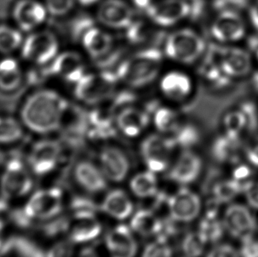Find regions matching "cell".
Instances as JSON below:
<instances>
[{"mask_svg": "<svg viewBox=\"0 0 258 257\" xmlns=\"http://www.w3.org/2000/svg\"><path fill=\"white\" fill-rule=\"evenodd\" d=\"M203 75L206 81L216 89H225L228 87L233 81V79L224 72L213 55L211 56L210 60L205 66Z\"/></svg>", "mask_w": 258, "mask_h": 257, "instance_id": "35", "label": "cell"}, {"mask_svg": "<svg viewBox=\"0 0 258 257\" xmlns=\"http://www.w3.org/2000/svg\"><path fill=\"white\" fill-rule=\"evenodd\" d=\"M119 81L116 74L107 71L86 73L75 84L74 94L88 105H98L113 96Z\"/></svg>", "mask_w": 258, "mask_h": 257, "instance_id": "4", "label": "cell"}, {"mask_svg": "<svg viewBox=\"0 0 258 257\" xmlns=\"http://www.w3.org/2000/svg\"><path fill=\"white\" fill-rule=\"evenodd\" d=\"M48 13L45 5L36 0H19L14 6L12 17L18 28L28 33L42 25Z\"/></svg>", "mask_w": 258, "mask_h": 257, "instance_id": "16", "label": "cell"}, {"mask_svg": "<svg viewBox=\"0 0 258 257\" xmlns=\"http://www.w3.org/2000/svg\"><path fill=\"white\" fill-rule=\"evenodd\" d=\"M17 253L21 256L38 257L45 256L43 250L33 241L24 237H12L5 240L0 255Z\"/></svg>", "mask_w": 258, "mask_h": 257, "instance_id": "31", "label": "cell"}, {"mask_svg": "<svg viewBox=\"0 0 258 257\" xmlns=\"http://www.w3.org/2000/svg\"><path fill=\"white\" fill-rule=\"evenodd\" d=\"M61 153V146L55 140H39L33 145L29 154L30 169L38 176L48 175L55 170Z\"/></svg>", "mask_w": 258, "mask_h": 257, "instance_id": "11", "label": "cell"}, {"mask_svg": "<svg viewBox=\"0 0 258 257\" xmlns=\"http://www.w3.org/2000/svg\"><path fill=\"white\" fill-rule=\"evenodd\" d=\"M6 156L5 155L4 152L0 149V167L3 166L4 164V163H6Z\"/></svg>", "mask_w": 258, "mask_h": 257, "instance_id": "58", "label": "cell"}, {"mask_svg": "<svg viewBox=\"0 0 258 257\" xmlns=\"http://www.w3.org/2000/svg\"><path fill=\"white\" fill-rule=\"evenodd\" d=\"M250 0H214L213 5L218 12L221 11H236L240 12L249 7Z\"/></svg>", "mask_w": 258, "mask_h": 257, "instance_id": "45", "label": "cell"}, {"mask_svg": "<svg viewBox=\"0 0 258 257\" xmlns=\"http://www.w3.org/2000/svg\"><path fill=\"white\" fill-rule=\"evenodd\" d=\"M224 134L242 138V134L249 131L248 119L240 107L227 112L222 120Z\"/></svg>", "mask_w": 258, "mask_h": 257, "instance_id": "32", "label": "cell"}, {"mask_svg": "<svg viewBox=\"0 0 258 257\" xmlns=\"http://www.w3.org/2000/svg\"><path fill=\"white\" fill-rule=\"evenodd\" d=\"M246 24L239 12H218L211 24L212 37L220 43H236L246 36Z\"/></svg>", "mask_w": 258, "mask_h": 257, "instance_id": "10", "label": "cell"}, {"mask_svg": "<svg viewBox=\"0 0 258 257\" xmlns=\"http://www.w3.org/2000/svg\"><path fill=\"white\" fill-rule=\"evenodd\" d=\"M133 231L125 225H118L107 232L105 247L113 256L132 257L138 252Z\"/></svg>", "mask_w": 258, "mask_h": 257, "instance_id": "21", "label": "cell"}, {"mask_svg": "<svg viewBox=\"0 0 258 257\" xmlns=\"http://www.w3.org/2000/svg\"><path fill=\"white\" fill-rule=\"evenodd\" d=\"M202 202L200 196L188 188L180 189L168 198L170 218L178 223H189L200 215Z\"/></svg>", "mask_w": 258, "mask_h": 257, "instance_id": "14", "label": "cell"}, {"mask_svg": "<svg viewBox=\"0 0 258 257\" xmlns=\"http://www.w3.org/2000/svg\"><path fill=\"white\" fill-rule=\"evenodd\" d=\"M164 49L171 60L183 64H192L203 56L206 43L194 30L180 29L168 36Z\"/></svg>", "mask_w": 258, "mask_h": 257, "instance_id": "3", "label": "cell"}, {"mask_svg": "<svg viewBox=\"0 0 258 257\" xmlns=\"http://www.w3.org/2000/svg\"><path fill=\"white\" fill-rule=\"evenodd\" d=\"M21 46L23 58L35 64L51 63L58 54V40L54 33L48 30L32 33Z\"/></svg>", "mask_w": 258, "mask_h": 257, "instance_id": "8", "label": "cell"}, {"mask_svg": "<svg viewBox=\"0 0 258 257\" xmlns=\"http://www.w3.org/2000/svg\"><path fill=\"white\" fill-rule=\"evenodd\" d=\"M22 72L21 66L15 59L12 57L0 61V90L12 92L21 85Z\"/></svg>", "mask_w": 258, "mask_h": 257, "instance_id": "29", "label": "cell"}, {"mask_svg": "<svg viewBox=\"0 0 258 257\" xmlns=\"http://www.w3.org/2000/svg\"><path fill=\"white\" fill-rule=\"evenodd\" d=\"M97 18L102 25L112 29L128 28L134 21V12L123 0H104L97 11Z\"/></svg>", "mask_w": 258, "mask_h": 257, "instance_id": "15", "label": "cell"}, {"mask_svg": "<svg viewBox=\"0 0 258 257\" xmlns=\"http://www.w3.org/2000/svg\"><path fill=\"white\" fill-rule=\"evenodd\" d=\"M164 222L156 212L150 209H140L132 215L130 228L143 237L158 236L162 233Z\"/></svg>", "mask_w": 258, "mask_h": 257, "instance_id": "27", "label": "cell"}, {"mask_svg": "<svg viewBox=\"0 0 258 257\" xmlns=\"http://www.w3.org/2000/svg\"><path fill=\"white\" fill-rule=\"evenodd\" d=\"M132 2L135 6L142 9H147L153 3V0H132Z\"/></svg>", "mask_w": 258, "mask_h": 257, "instance_id": "55", "label": "cell"}, {"mask_svg": "<svg viewBox=\"0 0 258 257\" xmlns=\"http://www.w3.org/2000/svg\"><path fill=\"white\" fill-rule=\"evenodd\" d=\"M71 210L72 215L74 214H87L92 213L95 214L97 211L95 204L86 198L77 197L73 199L71 203Z\"/></svg>", "mask_w": 258, "mask_h": 257, "instance_id": "46", "label": "cell"}, {"mask_svg": "<svg viewBox=\"0 0 258 257\" xmlns=\"http://www.w3.org/2000/svg\"><path fill=\"white\" fill-rule=\"evenodd\" d=\"M63 205L62 190L58 187H50L35 192L24 208L33 220L48 221L59 216Z\"/></svg>", "mask_w": 258, "mask_h": 257, "instance_id": "9", "label": "cell"}, {"mask_svg": "<svg viewBox=\"0 0 258 257\" xmlns=\"http://www.w3.org/2000/svg\"><path fill=\"white\" fill-rule=\"evenodd\" d=\"M240 193H242V190L232 178L224 180L214 187V200L219 204L229 203Z\"/></svg>", "mask_w": 258, "mask_h": 257, "instance_id": "39", "label": "cell"}, {"mask_svg": "<svg viewBox=\"0 0 258 257\" xmlns=\"http://www.w3.org/2000/svg\"><path fill=\"white\" fill-rule=\"evenodd\" d=\"M151 30L146 23L142 21H135L126 28L127 39L134 44H141L149 40Z\"/></svg>", "mask_w": 258, "mask_h": 257, "instance_id": "42", "label": "cell"}, {"mask_svg": "<svg viewBox=\"0 0 258 257\" xmlns=\"http://www.w3.org/2000/svg\"><path fill=\"white\" fill-rule=\"evenodd\" d=\"M246 205L253 211H258V180H253L243 191Z\"/></svg>", "mask_w": 258, "mask_h": 257, "instance_id": "48", "label": "cell"}, {"mask_svg": "<svg viewBox=\"0 0 258 257\" xmlns=\"http://www.w3.org/2000/svg\"><path fill=\"white\" fill-rule=\"evenodd\" d=\"M82 45L89 56L93 58H101L111 51L113 39L102 29L91 27L83 33Z\"/></svg>", "mask_w": 258, "mask_h": 257, "instance_id": "25", "label": "cell"}, {"mask_svg": "<svg viewBox=\"0 0 258 257\" xmlns=\"http://www.w3.org/2000/svg\"><path fill=\"white\" fill-rule=\"evenodd\" d=\"M212 55L224 72L233 80L244 78L252 70L251 54L243 48L229 45L216 50Z\"/></svg>", "mask_w": 258, "mask_h": 257, "instance_id": "12", "label": "cell"}, {"mask_svg": "<svg viewBox=\"0 0 258 257\" xmlns=\"http://www.w3.org/2000/svg\"><path fill=\"white\" fill-rule=\"evenodd\" d=\"M23 36L17 29L0 25V53L8 54L19 48L23 44Z\"/></svg>", "mask_w": 258, "mask_h": 257, "instance_id": "37", "label": "cell"}, {"mask_svg": "<svg viewBox=\"0 0 258 257\" xmlns=\"http://www.w3.org/2000/svg\"><path fill=\"white\" fill-rule=\"evenodd\" d=\"M174 141L177 146L183 149H190L200 142V133L197 126L192 124H180L177 131L174 133Z\"/></svg>", "mask_w": 258, "mask_h": 257, "instance_id": "38", "label": "cell"}, {"mask_svg": "<svg viewBox=\"0 0 258 257\" xmlns=\"http://www.w3.org/2000/svg\"><path fill=\"white\" fill-rule=\"evenodd\" d=\"M163 63L162 55L156 48H147L129 57L118 67L119 81L132 88H142L154 81Z\"/></svg>", "mask_w": 258, "mask_h": 257, "instance_id": "2", "label": "cell"}, {"mask_svg": "<svg viewBox=\"0 0 258 257\" xmlns=\"http://www.w3.org/2000/svg\"><path fill=\"white\" fill-rule=\"evenodd\" d=\"M198 232L208 244H216L225 232L222 218L218 214H206L199 225Z\"/></svg>", "mask_w": 258, "mask_h": 257, "instance_id": "33", "label": "cell"}, {"mask_svg": "<svg viewBox=\"0 0 258 257\" xmlns=\"http://www.w3.org/2000/svg\"><path fill=\"white\" fill-rule=\"evenodd\" d=\"M156 174L147 170L135 175L130 181V189L135 196L141 199L154 197L158 193Z\"/></svg>", "mask_w": 258, "mask_h": 257, "instance_id": "30", "label": "cell"}, {"mask_svg": "<svg viewBox=\"0 0 258 257\" xmlns=\"http://www.w3.org/2000/svg\"><path fill=\"white\" fill-rule=\"evenodd\" d=\"M251 45L252 47V51L254 53V57H255V61L258 68V42L257 41L254 40L251 42Z\"/></svg>", "mask_w": 258, "mask_h": 257, "instance_id": "56", "label": "cell"}, {"mask_svg": "<svg viewBox=\"0 0 258 257\" xmlns=\"http://www.w3.org/2000/svg\"><path fill=\"white\" fill-rule=\"evenodd\" d=\"M3 229H0V250H1L2 247H3V243H4L5 241L3 238Z\"/></svg>", "mask_w": 258, "mask_h": 257, "instance_id": "59", "label": "cell"}, {"mask_svg": "<svg viewBox=\"0 0 258 257\" xmlns=\"http://www.w3.org/2000/svg\"><path fill=\"white\" fill-rule=\"evenodd\" d=\"M9 200L3 194L0 196V215L9 210Z\"/></svg>", "mask_w": 258, "mask_h": 257, "instance_id": "54", "label": "cell"}, {"mask_svg": "<svg viewBox=\"0 0 258 257\" xmlns=\"http://www.w3.org/2000/svg\"><path fill=\"white\" fill-rule=\"evenodd\" d=\"M33 181L21 155L13 153L6 161L4 173L0 181L1 194L8 199L27 196L33 190Z\"/></svg>", "mask_w": 258, "mask_h": 257, "instance_id": "5", "label": "cell"}, {"mask_svg": "<svg viewBox=\"0 0 258 257\" xmlns=\"http://www.w3.org/2000/svg\"><path fill=\"white\" fill-rule=\"evenodd\" d=\"M11 222L17 227L27 229L33 224L34 220L26 212L24 208H15L9 214Z\"/></svg>", "mask_w": 258, "mask_h": 257, "instance_id": "47", "label": "cell"}, {"mask_svg": "<svg viewBox=\"0 0 258 257\" xmlns=\"http://www.w3.org/2000/svg\"><path fill=\"white\" fill-rule=\"evenodd\" d=\"M57 217L48 220V223L42 228V232L45 236L48 238H54V237L58 236L63 232H68L70 220L65 218H57Z\"/></svg>", "mask_w": 258, "mask_h": 257, "instance_id": "44", "label": "cell"}, {"mask_svg": "<svg viewBox=\"0 0 258 257\" xmlns=\"http://www.w3.org/2000/svg\"><path fill=\"white\" fill-rule=\"evenodd\" d=\"M75 0H45L48 14L54 17L68 15L74 9Z\"/></svg>", "mask_w": 258, "mask_h": 257, "instance_id": "43", "label": "cell"}, {"mask_svg": "<svg viewBox=\"0 0 258 257\" xmlns=\"http://www.w3.org/2000/svg\"><path fill=\"white\" fill-rule=\"evenodd\" d=\"M203 169L201 158L192 151H183L171 167L169 179L180 185H188L195 182Z\"/></svg>", "mask_w": 258, "mask_h": 257, "instance_id": "20", "label": "cell"}, {"mask_svg": "<svg viewBox=\"0 0 258 257\" xmlns=\"http://www.w3.org/2000/svg\"><path fill=\"white\" fill-rule=\"evenodd\" d=\"M73 249L71 244L67 242L59 243L48 250V256H68L72 254Z\"/></svg>", "mask_w": 258, "mask_h": 257, "instance_id": "52", "label": "cell"}, {"mask_svg": "<svg viewBox=\"0 0 258 257\" xmlns=\"http://www.w3.org/2000/svg\"><path fill=\"white\" fill-rule=\"evenodd\" d=\"M74 179L85 191L97 194L107 188L105 175L100 167L89 161H81L77 163L74 172Z\"/></svg>", "mask_w": 258, "mask_h": 257, "instance_id": "22", "label": "cell"}, {"mask_svg": "<svg viewBox=\"0 0 258 257\" xmlns=\"http://www.w3.org/2000/svg\"><path fill=\"white\" fill-rule=\"evenodd\" d=\"M243 152L245 158L251 167H258V137L245 146Z\"/></svg>", "mask_w": 258, "mask_h": 257, "instance_id": "51", "label": "cell"}, {"mask_svg": "<svg viewBox=\"0 0 258 257\" xmlns=\"http://www.w3.org/2000/svg\"><path fill=\"white\" fill-rule=\"evenodd\" d=\"M254 211L248 205L230 204L221 217L225 232L239 241L255 236L258 223Z\"/></svg>", "mask_w": 258, "mask_h": 257, "instance_id": "6", "label": "cell"}, {"mask_svg": "<svg viewBox=\"0 0 258 257\" xmlns=\"http://www.w3.org/2000/svg\"><path fill=\"white\" fill-rule=\"evenodd\" d=\"M153 119L156 129L162 134H174L180 125L178 113L169 107L155 110Z\"/></svg>", "mask_w": 258, "mask_h": 257, "instance_id": "34", "label": "cell"}, {"mask_svg": "<svg viewBox=\"0 0 258 257\" xmlns=\"http://www.w3.org/2000/svg\"><path fill=\"white\" fill-rule=\"evenodd\" d=\"M248 18L252 27L258 31V0H254L248 7Z\"/></svg>", "mask_w": 258, "mask_h": 257, "instance_id": "53", "label": "cell"}, {"mask_svg": "<svg viewBox=\"0 0 258 257\" xmlns=\"http://www.w3.org/2000/svg\"><path fill=\"white\" fill-rule=\"evenodd\" d=\"M209 256H239V250L233 247L231 244H215L213 248L208 253Z\"/></svg>", "mask_w": 258, "mask_h": 257, "instance_id": "50", "label": "cell"}, {"mask_svg": "<svg viewBox=\"0 0 258 257\" xmlns=\"http://www.w3.org/2000/svg\"><path fill=\"white\" fill-rule=\"evenodd\" d=\"M100 168L107 181L121 183L128 176L130 164L126 155L118 148L107 146L99 155Z\"/></svg>", "mask_w": 258, "mask_h": 257, "instance_id": "19", "label": "cell"}, {"mask_svg": "<svg viewBox=\"0 0 258 257\" xmlns=\"http://www.w3.org/2000/svg\"><path fill=\"white\" fill-rule=\"evenodd\" d=\"M150 121L148 112L141 110L132 105L122 109L116 114V125L128 137H136L141 135L146 129Z\"/></svg>", "mask_w": 258, "mask_h": 257, "instance_id": "23", "label": "cell"}, {"mask_svg": "<svg viewBox=\"0 0 258 257\" xmlns=\"http://www.w3.org/2000/svg\"><path fill=\"white\" fill-rule=\"evenodd\" d=\"M207 243L200 232H189L182 241V252L185 256H199L203 255Z\"/></svg>", "mask_w": 258, "mask_h": 257, "instance_id": "40", "label": "cell"}, {"mask_svg": "<svg viewBox=\"0 0 258 257\" xmlns=\"http://www.w3.org/2000/svg\"><path fill=\"white\" fill-rule=\"evenodd\" d=\"M150 21L162 27H169L184 20L190 13V6L185 0H159L147 9Z\"/></svg>", "mask_w": 258, "mask_h": 257, "instance_id": "13", "label": "cell"}, {"mask_svg": "<svg viewBox=\"0 0 258 257\" xmlns=\"http://www.w3.org/2000/svg\"><path fill=\"white\" fill-rule=\"evenodd\" d=\"M101 208L110 217L118 220H125L133 214L134 205L125 192L114 190L107 193Z\"/></svg>", "mask_w": 258, "mask_h": 257, "instance_id": "26", "label": "cell"}, {"mask_svg": "<svg viewBox=\"0 0 258 257\" xmlns=\"http://www.w3.org/2000/svg\"><path fill=\"white\" fill-rule=\"evenodd\" d=\"M173 250L168 238L162 235L149 243L143 250L142 256L146 257H168L172 255Z\"/></svg>", "mask_w": 258, "mask_h": 257, "instance_id": "41", "label": "cell"}, {"mask_svg": "<svg viewBox=\"0 0 258 257\" xmlns=\"http://www.w3.org/2000/svg\"><path fill=\"white\" fill-rule=\"evenodd\" d=\"M24 135L21 123L12 117L0 116V143L10 144L19 141Z\"/></svg>", "mask_w": 258, "mask_h": 257, "instance_id": "36", "label": "cell"}, {"mask_svg": "<svg viewBox=\"0 0 258 257\" xmlns=\"http://www.w3.org/2000/svg\"><path fill=\"white\" fill-rule=\"evenodd\" d=\"M159 88L167 98L173 101H181L192 92V81L187 74L181 71H171L162 77Z\"/></svg>", "mask_w": 258, "mask_h": 257, "instance_id": "24", "label": "cell"}, {"mask_svg": "<svg viewBox=\"0 0 258 257\" xmlns=\"http://www.w3.org/2000/svg\"><path fill=\"white\" fill-rule=\"evenodd\" d=\"M68 107V101L54 91H38L23 104L21 121L30 131L36 134H50L60 129Z\"/></svg>", "mask_w": 258, "mask_h": 257, "instance_id": "1", "label": "cell"}, {"mask_svg": "<svg viewBox=\"0 0 258 257\" xmlns=\"http://www.w3.org/2000/svg\"><path fill=\"white\" fill-rule=\"evenodd\" d=\"M48 72L76 84L86 74V66L78 53L68 51L57 54L51 62Z\"/></svg>", "mask_w": 258, "mask_h": 257, "instance_id": "18", "label": "cell"}, {"mask_svg": "<svg viewBox=\"0 0 258 257\" xmlns=\"http://www.w3.org/2000/svg\"><path fill=\"white\" fill-rule=\"evenodd\" d=\"M102 231L96 214L92 213L72 215L68 225L70 241L74 244H86L98 238Z\"/></svg>", "mask_w": 258, "mask_h": 257, "instance_id": "17", "label": "cell"}, {"mask_svg": "<svg viewBox=\"0 0 258 257\" xmlns=\"http://www.w3.org/2000/svg\"><path fill=\"white\" fill-rule=\"evenodd\" d=\"M242 149V138L223 134L215 139L212 151L217 161L222 163H233L237 161Z\"/></svg>", "mask_w": 258, "mask_h": 257, "instance_id": "28", "label": "cell"}, {"mask_svg": "<svg viewBox=\"0 0 258 257\" xmlns=\"http://www.w3.org/2000/svg\"><path fill=\"white\" fill-rule=\"evenodd\" d=\"M239 256L245 257H258V239L255 236L251 237L240 241Z\"/></svg>", "mask_w": 258, "mask_h": 257, "instance_id": "49", "label": "cell"}, {"mask_svg": "<svg viewBox=\"0 0 258 257\" xmlns=\"http://www.w3.org/2000/svg\"><path fill=\"white\" fill-rule=\"evenodd\" d=\"M177 144L173 137L151 134L143 140L141 155L147 170L155 174L162 173L169 167L171 155Z\"/></svg>", "mask_w": 258, "mask_h": 257, "instance_id": "7", "label": "cell"}, {"mask_svg": "<svg viewBox=\"0 0 258 257\" xmlns=\"http://www.w3.org/2000/svg\"><path fill=\"white\" fill-rule=\"evenodd\" d=\"M80 4L85 6H90L98 3L99 0H77Z\"/></svg>", "mask_w": 258, "mask_h": 257, "instance_id": "57", "label": "cell"}]
</instances>
